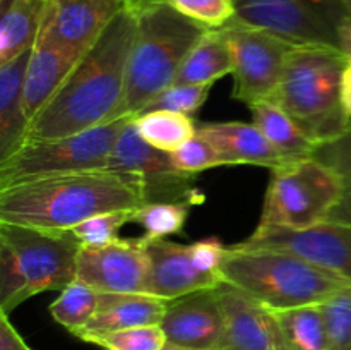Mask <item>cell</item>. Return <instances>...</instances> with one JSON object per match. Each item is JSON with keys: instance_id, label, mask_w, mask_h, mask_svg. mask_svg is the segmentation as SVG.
I'll return each instance as SVG.
<instances>
[{"instance_id": "41", "label": "cell", "mask_w": 351, "mask_h": 350, "mask_svg": "<svg viewBox=\"0 0 351 350\" xmlns=\"http://www.w3.org/2000/svg\"><path fill=\"white\" fill-rule=\"evenodd\" d=\"M341 3L346 9V12H348V16L351 17V0H341Z\"/></svg>"}, {"instance_id": "11", "label": "cell", "mask_w": 351, "mask_h": 350, "mask_svg": "<svg viewBox=\"0 0 351 350\" xmlns=\"http://www.w3.org/2000/svg\"><path fill=\"white\" fill-rule=\"evenodd\" d=\"M105 170L139 177L144 202H182L194 206L204 201V194L194 185L195 175L178 170L171 153L147 144L134 127V119L120 132Z\"/></svg>"}, {"instance_id": "7", "label": "cell", "mask_w": 351, "mask_h": 350, "mask_svg": "<svg viewBox=\"0 0 351 350\" xmlns=\"http://www.w3.org/2000/svg\"><path fill=\"white\" fill-rule=\"evenodd\" d=\"M130 119L134 117H122L67 136L26 139L16 153L0 161V189L51 175L103 170Z\"/></svg>"}, {"instance_id": "5", "label": "cell", "mask_w": 351, "mask_h": 350, "mask_svg": "<svg viewBox=\"0 0 351 350\" xmlns=\"http://www.w3.org/2000/svg\"><path fill=\"white\" fill-rule=\"evenodd\" d=\"M346 65L348 58L339 48L295 45L271 98L317 144L338 137L351 122L341 106Z\"/></svg>"}, {"instance_id": "34", "label": "cell", "mask_w": 351, "mask_h": 350, "mask_svg": "<svg viewBox=\"0 0 351 350\" xmlns=\"http://www.w3.org/2000/svg\"><path fill=\"white\" fill-rule=\"evenodd\" d=\"M312 158L331 168L343 185V198L351 201V122L343 134L317 144Z\"/></svg>"}, {"instance_id": "22", "label": "cell", "mask_w": 351, "mask_h": 350, "mask_svg": "<svg viewBox=\"0 0 351 350\" xmlns=\"http://www.w3.org/2000/svg\"><path fill=\"white\" fill-rule=\"evenodd\" d=\"M48 0H2L0 65L33 50Z\"/></svg>"}, {"instance_id": "37", "label": "cell", "mask_w": 351, "mask_h": 350, "mask_svg": "<svg viewBox=\"0 0 351 350\" xmlns=\"http://www.w3.org/2000/svg\"><path fill=\"white\" fill-rule=\"evenodd\" d=\"M0 350H31L3 311H0Z\"/></svg>"}, {"instance_id": "4", "label": "cell", "mask_w": 351, "mask_h": 350, "mask_svg": "<svg viewBox=\"0 0 351 350\" xmlns=\"http://www.w3.org/2000/svg\"><path fill=\"white\" fill-rule=\"evenodd\" d=\"M219 278L221 283L239 288L274 311L321 304L351 285L346 278L298 254L239 246L228 247Z\"/></svg>"}, {"instance_id": "29", "label": "cell", "mask_w": 351, "mask_h": 350, "mask_svg": "<svg viewBox=\"0 0 351 350\" xmlns=\"http://www.w3.org/2000/svg\"><path fill=\"white\" fill-rule=\"evenodd\" d=\"M329 350H351V285L321 302Z\"/></svg>"}, {"instance_id": "14", "label": "cell", "mask_w": 351, "mask_h": 350, "mask_svg": "<svg viewBox=\"0 0 351 350\" xmlns=\"http://www.w3.org/2000/svg\"><path fill=\"white\" fill-rule=\"evenodd\" d=\"M219 287L168 301L161 328L170 345L187 350H225L226 314Z\"/></svg>"}, {"instance_id": "38", "label": "cell", "mask_w": 351, "mask_h": 350, "mask_svg": "<svg viewBox=\"0 0 351 350\" xmlns=\"http://www.w3.org/2000/svg\"><path fill=\"white\" fill-rule=\"evenodd\" d=\"M341 106L351 120V64L348 62L341 78Z\"/></svg>"}, {"instance_id": "9", "label": "cell", "mask_w": 351, "mask_h": 350, "mask_svg": "<svg viewBox=\"0 0 351 350\" xmlns=\"http://www.w3.org/2000/svg\"><path fill=\"white\" fill-rule=\"evenodd\" d=\"M235 21L278 34L293 45L339 48L348 12L341 0H235Z\"/></svg>"}, {"instance_id": "13", "label": "cell", "mask_w": 351, "mask_h": 350, "mask_svg": "<svg viewBox=\"0 0 351 350\" xmlns=\"http://www.w3.org/2000/svg\"><path fill=\"white\" fill-rule=\"evenodd\" d=\"M149 259L146 242L119 239L99 247H81L75 280L99 294H146Z\"/></svg>"}, {"instance_id": "12", "label": "cell", "mask_w": 351, "mask_h": 350, "mask_svg": "<svg viewBox=\"0 0 351 350\" xmlns=\"http://www.w3.org/2000/svg\"><path fill=\"white\" fill-rule=\"evenodd\" d=\"M237 246L288 250L351 281V223L324 222L305 230L256 229Z\"/></svg>"}, {"instance_id": "31", "label": "cell", "mask_w": 351, "mask_h": 350, "mask_svg": "<svg viewBox=\"0 0 351 350\" xmlns=\"http://www.w3.org/2000/svg\"><path fill=\"white\" fill-rule=\"evenodd\" d=\"M89 343L105 350H163L168 340L161 325H147L105 333Z\"/></svg>"}, {"instance_id": "40", "label": "cell", "mask_w": 351, "mask_h": 350, "mask_svg": "<svg viewBox=\"0 0 351 350\" xmlns=\"http://www.w3.org/2000/svg\"><path fill=\"white\" fill-rule=\"evenodd\" d=\"M122 2L127 10H130V12H134L137 16V14L143 12V10L149 9V7L158 5V3H163L165 0H122Z\"/></svg>"}, {"instance_id": "30", "label": "cell", "mask_w": 351, "mask_h": 350, "mask_svg": "<svg viewBox=\"0 0 351 350\" xmlns=\"http://www.w3.org/2000/svg\"><path fill=\"white\" fill-rule=\"evenodd\" d=\"M134 209H120L91 216L71 230L82 247H99L119 240L123 225L132 222Z\"/></svg>"}, {"instance_id": "21", "label": "cell", "mask_w": 351, "mask_h": 350, "mask_svg": "<svg viewBox=\"0 0 351 350\" xmlns=\"http://www.w3.org/2000/svg\"><path fill=\"white\" fill-rule=\"evenodd\" d=\"M29 55L0 65V161L16 153L27 137L29 122L24 113V75Z\"/></svg>"}, {"instance_id": "2", "label": "cell", "mask_w": 351, "mask_h": 350, "mask_svg": "<svg viewBox=\"0 0 351 350\" xmlns=\"http://www.w3.org/2000/svg\"><path fill=\"white\" fill-rule=\"evenodd\" d=\"M144 205L143 182L112 170L74 172L0 189V223L69 232L84 220Z\"/></svg>"}, {"instance_id": "27", "label": "cell", "mask_w": 351, "mask_h": 350, "mask_svg": "<svg viewBox=\"0 0 351 350\" xmlns=\"http://www.w3.org/2000/svg\"><path fill=\"white\" fill-rule=\"evenodd\" d=\"M101 294L86 285L84 281L74 280L60 290V295L50 304V314L58 325L69 333L77 335L91 323L98 312Z\"/></svg>"}, {"instance_id": "42", "label": "cell", "mask_w": 351, "mask_h": 350, "mask_svg": "<svg viewBox=\"0 0 351 350\" xmlns=\"http://www.w3.org/2000/svg\"><path fill=\"white\" fill-rule=\"evenodd\" d=\"M163 350H187V349H180V347H175V345H170V343H167V347H165Z\"/></svg>"}, {"instance_id": "19", "label": "cell", "mask_w": 351, "mask_h": 350, "mask_svg": "<svg viewBox=\"0 0 351 350\" xmlns=\"http://www.w3.org/2000/svg\"><path fill=\"white\" fill-rule=\"evenodd\" d=\"M197 132L215 144L225 165H259L273 170L291 161L273 148L254 122L202 124Z\"/></svg>"}, {"instance_id": "10", "label": "cell", "mask_w": 351, "mask_h": 350, "mask_svg": "<svg viewBox=\"0 0 351 350\" xmlns=\"http://www.w3.org/2000/svg\"><path fill=\"white\" fill-rule=\"evenodd\" d=\"M223 30L233 55V98L247 106L273 98L295 45L235 19Z\"/></svg>"}, {"instance_id": "17", "label": "cell", "mask_w": 351, "mask_h": 350, "mask_svg": "<svg viewBox=\"0 0 351 350\" xmlns=\"http://www.w3.org/2000/svg\"><path fill=\"white\" fill-rule=\"evenodd\" d=\"M79 58L81 55L41 27L24 75V113L27 122H33L34 117L48 105Z\"/></svg>"}, {"instance_id": "18", "label": "cell", "mask_w": 351, "mask_h": 350, "mask_svg": "<svg viewBox=\"0 0 351 350\" xmlns=\"http://www.w3.org/2000/svg\"><path fill=\"white\" fill-rule=\"evenodd\" d=\"M219 288L226 314L225 350H285L271 309L235 287L223 283Z\"/></svg>"}, {"instance_id": "39", "label": "cell", "mask_w": 351, "mask_h": 350, "mask_svg": "<svg viewBox=\"0 0 351 350\" xmlns=\"http://www.w3.org/2000/svg\"><path fill=\"white\" fill-rule=\"evenodd\" d=\"M339 50L346 55L351 64V17H346L339 27Z\"/></svg>"}, {"instance_id": "28", "label": "cell", "mask_w": 351, "mask_h": 350, "mask_svg": "<svg viewBox=\"0 0 351 350\" xmlns=\"http://www.w3.org/2000/svg\"><path fill=\"white\" fill-rule=\"evenodd\" d=\"M191 206L182 202H144L132 211V222L144 229V239H167L180 233L189 216Z\"/></svg>"}, {"instance_id": "35", "label": "cell", "mask_w": 351, "mask_h": 350, "mask_svg": "<svg viewBox=\"0 0 351 350\" xmlns=\"http://www.w3.org/2000/svg\"><path fill=\"white\" fill-rule=\"evenodd\" d=\"M171 160L178 170L192 175L225 165V160L215 148V144L199 132L187 143L182 144L178 150H175L171 153Z\"/></svg>"}, {"instance_id": "1", "label": "cell", "mask_w": 351, "mask_h": 350, "mask_svg": "<svg viewBox=\"0 0 351 350\" xmlns=\"http://www.w3.org/2000/svg\"><path fill=\"white\" fill-rule=\"evenodd\" d=\"M136 26V14L123 9L34 117L26 139L67 136L117 120Z\"/></svg>"}, {"instance_id": "23", "label": "cell", "mask_w": 351, "mask_h": 350, "mask_svg": "<svg viewBox=\"0 0 351 350\" xmlns=\"http://www.w3.org/2000/svg\"><path fill=\"white\" fill-rule=\"evenodd\" d=\"M249 108L252 113V122L285 158L293 161L314 154L317 143L312 141L273 100H261Z\"/></svg>"}, {"instance_id": "3", "label": "cell", "mask_w": 351, "mask_h": 350, "mask_svg": "<svg viewBox=\"0 0 351 350\" xmlns=\"http://www.w3.org/2000/svg\"><path fill=\"white\" fill-rule=\"evenodd\" d=\"M136 19L117 119L141 115L151 100L175 84L184 60L208 31L167 2L143 10Z\"/></svg>"}, {"instance_id": "16", "label": "cell", "mask_w": 351, "mask_h": 350, "mask_svg": "<svg viewBox=\"0 0 351 350\" xmlns=\"http://www.w3.org/2000/svg\"><path fill=\"white\" fill-rule=\"evenodd\" d=\"M123 9L122 0H48L41 27L82 57Z\"/></svg>"}, {"instance_id": "15", "label": "cell", "mask_w": 351, "mask_h": 350, "mask_svg": "<svg viewBox=\"0 0 351 350\" xmlns=\"http://www.w3.org/2000/svg\"><path fill=\"white\" fill-rule=\"evenodd\" d=\"M144 242L149 259L146 294L156 295L165 301H173L194 292L223 285L218 275L199 270L189 246L167 239H144Z\"/></svg>"}, {"instance_id": "6", "label": "cell", "mask_w": 351, "mask_h": 350, "mask_svg": "<svg viewBox=\"0 0 351 350\" xmlns=\"http://www.w3.org/2000/svg\"><path fill=\"white\" fill-rule=\"evenodd\" d=\"M343 198L338 175L315 158L271 170L257 229L305 230L328 222Z\"/></svg>"}, {"instance_id": "36", "label": "cell", "mask_w": 351, "mask_h": 350, "mask_svg": "<svg viewBox=\"0 0 351 350\" xmlns=\"http://www.w3.org/2000/svg\"><path fill=\"white\" fill-rule=\"evenodd\" d=\"M189 247H191V254L199 270L219 277V270H221V264L228 253V247L223 246L218 237H206L197 242L189 244Z\"/></svg>"}, {"instance_id": "26", "label": "cell", "mask_w": 351, "mask_h": 350, "mask_svg": "<svg viewBox=\"0 0 351 350\" xmlns=\"http://www.w3.org/2000/svg\"><path fill=\"white\" fill-rule=\"evenodd\" d=\"M134 127L147 144L167 153H173L197 134V126L191 115L170 110L141 113L134 117Z\"/></svg>"}, {"instance_id": "8", "label": "cell", "mask_w": 351, "mask_h": 350, "mask_svg": "<svg viewBox=\"0 0 351 350\" xmlns=\"http://www.w3.org/2000/svg\"><path fill=\"white\" fill-rule=\"evenodd\" d=\"M81 247L71 230L53 232L0 223V253L7 254L16 266L27 299L71 285Z\"/></svg>"}, {"instance_id": "33", "label": "cell", "mask_w": 351, "mask_h": 350, "mask_svg": "<svg viewBox=\"0 0 351 350\" xmlns=\"http://www.w3.org/2000/svg\"><path fill=\"white\" fill-rule=\"evenodd\" d=\"M215 82H199V84H171L154 100H151L149 105L144 108V112L149 110H170V112L185 113V115H194L204 102L208 100ZM143 112V113H144Z\"/></svg>"}, {"instance_id": "24", "label": "cell", "mask_w": 351, "mask_h": 350, "mask_svg": "<svg viewBox=\"0 0 351 350\" xmlns=\"http://www.w3.org/2000/svg\"><path fill=\"white\" fill-rule=\"evenodd\" d=\"M233 72V55L225 30H208L182 64L175 84L216 82Z\"/></svg>"}, {"instance_id": "20", "label": "cell", "mask_w": 351, "mask_h": 350, "mask_svg": "<svg viewBox=\"0 0 351 350\" xmlns=\"http://www.w3.org/2000/svg\"><path fill=\"white\" fill-rule=\"evenodd\" d=\"M167 307L168 301L151 294H101L98 312L75 336L89 343L95 336L117 329L161 325Z\"/></svg>"}, {"instance_id": "25", "label": "cell", "mask_w": 351, "mask_h": 350, "mask_svg": "<svg viewBox=\"0 0 351 350\" xmlns=\"http://www.w3.org/2000/svg\"><path fill=\"white\" fill-rule=\"evenodd\" d=\"M273 312L285 350H329L321 304L280 309Z\"/></svg>"}, {"instance_id": "32", "label": "cell", "mask_w": 351, "mask_h": 350, "mask_svg": "<svg viewBox=\"0 0 351 350\" xmlns=\"http://www.w3.org/2000/svg\"><path fill=\"white\" fill-rule=\"evenodd\" d=\"M206 30H221L237 16L235 0H165Z\"/></svg>"}]
</instances>
